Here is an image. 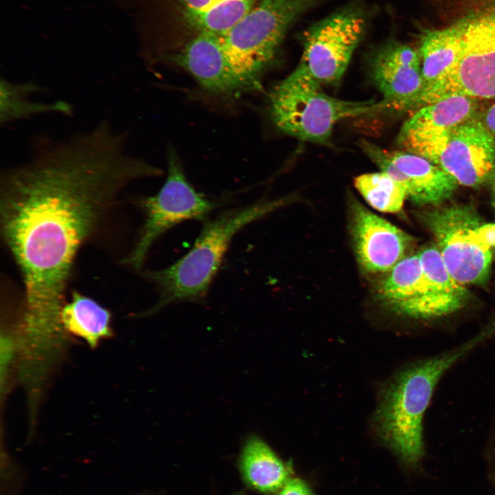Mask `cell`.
I'll use <instances>...</instances> for the list:
<instances>
[{"label": "cell", "instance_id": "obj_4", "mask_svg": "<svg viewBox=\"0 0 495 495\" xmlns=\"http://www.w3.org/2000/svg\"><path fill=\"white\" fill-rule=\"evenodd\" d=\"M388 109L382 100L351 101L333 98L298 66L270 95V112L277 128L298 140L327 144L339 121Z\"/></svg>", "mask_w": 495, "mask_h": 495}, {"label": "cell", "instance_id": "obj_8", "mask_svg": "<svg viewBox=\"0 0 495 495\" xmlns=\"http://www.w3.org/2000/svg\"><path fill=\"white\" fill-rule=\"evenodd\" d=\"M139 204L144 222L138 240L122 263L141 270L153 243L174 226L187 220L204 221L219 201L210 200L197 192L187 180L175 152L168 153V174L160 191L143 197Z\"/></svg>", "mask_w": 495, "mask_h": 495}, {"label": "cell", "instance_id": "obj_9", "mask_svg": "<svg viewBox=\"0 0 495 495\" xmlns=\"http://www.w3.org/2000/svg\"><path fill=\"white\" fill-rule=\"evenodd\" d=\"M436 247L452 276L459 283L481 284L489 275L492 249L481 240L477 228L482 223L470 207L452 205L425 215Z\"/></svg>", "mask_w": 495, "mask_h": 495}, {"label": "cell", "instance_id": "obj_17", "mask_svg": "<svg viewBox=\"0 0 495 495\" xmlns=\"http://www.w3.org/2000/svg\"><path fill=\"white\" fill-rule=\"evenodd\" d=\"M239 466L246 483L263 493L278 492L290 478L286 464L257 436L245 441Z\"/></svg>", "mask_w": 495, "mask_h": 495}, {"label": "cell", "instance_id": "obj_2", "mask_svg": "<svg viewBox=\"0 0 495 495\" xmlns=\"http://www.w3.org/2000/svg\"><path fill=\"white\" fill-rule=\"evenodd\" d=\"M487 339L482 330L452 349L403 368L384 388L374 416L375 429L404 464L417 467L423 458L422 421L437 383L452 366Z\"/></svg>", "mask_w": 495, "mask_h": 495}, {"label": "cell", "instance_id": "obj_12", "mask_svg": "<svg viewBox=\"0 0 495 495\" xmlns=\"http://www.w3.org/2000/svg\"><path fill=\"white\" fill-rule=\"evenodd\" d=\"M380 300L393 311L431 320L455 313L424 275L418 254L404 257L381 282Z\"/></svg>", "mask_w": 495, "mask_h": 495}, {"label": "cell", "instance_id": "obj_23", "mask_svg": "<svg viewBox=\"0 0 495 495\" xmlns=\"http://www.w3.org/2000/svg\"><path fill=\"white\" fill-rule=\"evenodd\" d=\"M18 349V342L16 336L14 338L11 333L5 332L1 335V384L3 380H6L8 375L10 367L12 364L14 354Z\"/></svg>", "mask_w": 495, "mask_h": 495}, {"label": "cell", "instance_id": "obj_21", "mask_svg": "<svg viewBox=\"0 0 495 495\" xmlns=\"http://www.w3.org/2000/svg\"><path fill=\"white\" fill-rule=\"evenodd\" d=\"M187 22L199 32L223 36L252 8L254 0H182Z\"/></svg>", "mask_w": 495, "mask_h": 495}, {"label": "cell", "instance_id": "obj_3", "mask_svg": "<svg viewBox=\"0 0 495 495\" xmlns=\"http://www.w3.org/2000/svg\"><path fill=\"white\" fill-rule=\"evenodd\" d=\"M287 199L262 200L230 209L205 224L192 248L171 265L144 274L160 292V299L142 316L180 302L203 300L234 236L246 225L267 215Z\"/></svg>", "mask_w": 495, "mask_h": 495}, {"label": "cell", "instance_id": "obj_6", "mask_svg": "<svg viewBox=\"0 0 495 495\" xmlns=\"http://www.w3.org/2000/svg\"><path fill=\"white\" fill-rule=\"evenodd\" d=\"M368 9L353 0L311 25L303 34L298 66L322 85H338L368 24Z\"/></svg>", "mask_w": 495, "mask_h": 495}, {"label": "cell", "instance_id": "obj_19", "mask_svg": "<svg viewBox=\"0 0 495 495\" xmlns=\"http://www.w3.org/2000/svg\"><path fill=\"white\" fill-rule=\"evenodd\" d=\"M45 91V87L33 81L16 82L1 77V125L47 113L73 116V107L65 100L42 102L30 100L34 94Z\"/></svg>", "mask_w": 495, "mask_h": 495}, {"label": "cell", "instance_id": "obj_7", "mask_svg": "<svg viewBox=\"0 0 495 495\" xmlns=\"http://www.w3.org/2000/svg\"><path fill=\"white\" fill-rule=\"evenodd\" d=\"M461 21L463 36L459 60L424 89L419 108L453 96L495 98V8Z\"/></svg>", "mask_w": 495, "mask_h": 495}, {"label": "cell", "instance_id": "obj_14", "mask_svg": "<svg viewBox=\"0 0 495 495\" xmlns=\"http://www.w3.org/2000/svg\"><path fill=\"white\" fill-rule=\"evenodd\" d=\"M458 182L476 187L495 170V136L476 118L458 126L437 163Z\"/></svg>", "mask_w": 495, "mask_h": 495}, {"label": "cell", "instance_id": "obj_24", "mask_svg": "<svg viewBox=\"0 0 495 495\" xmlns=\"http://www.w3.org/2000/svg\"><path fill=\"white\" fill-rule=\"evenodd\" d=\"M278 495H314L310 488L303 481L298 478H289Z\"/></svg>", "mask_w": 495, "mask_h": 495}, {"label": "cell", "instance_id": "obj_11", "mask_svg": "<svg viewBox=\"0 0 495 495\" xmlns=\"http://www.w3.org/2000/svg\"><path fill=\"white\" fill-rule=\"evenodd\" d=\"M360 146L380 169L401 185L417 205L439 204L456 190V180L438 164L405 151H389L362 140Z\"/></svg>", "mask_w": 495, "mask_h": 495}, {"label": "cell", "instance_id": "obj_22", "mask_svg": "<svg viewBox=\"0 0 495 495\" xmlns=\"http://www.w3.org/2000/svg\"><path fill=\"white\" fill-rule=\"evenodd\" d=\"M354 184L364 199L380 212H399L407 197L404 188L382 171L361 175L355 179Z\"/></svg>", "mask_w": 495, "mask_h": 495}, {"label": "cell", "instance_id": "obj_13", "mask_svg": "<svg viewBox=\"0 0 495 495\" xmlns=\"http://www.w3.org/2000/svg\"><path fill=\"white\" fill-rule=\"evenodd\" d=\"M371 67L374 82L388 109L403 111L417 107L425 82L416 50L390 40L375 50Z\"/></svg>", "mask_w": 495, "mask_h": 495}, {"label": "cell", "instance_id": "obj_10", "mask_svg": "<svg viewBox=\"0 0 495 495\" xmlns=\"http://www.w3.org/2000/svg\"><path fill=\"white\" fill-rule=\"evenodd\" d=\"M475 98L453 96L423 106L402 125L397 137L404 151L435 164L446 146L452 131L475 118Z\"/></svg>", "mask_w": 495, "mask_h": 495}, {"label": "cell", "instance_id": "obj_1", "mask_svg": "<svg viewBox=\"0 0 495 495\" xmlns=\"http://www.w3.org/2000/svg\"><path fill=\"white\" fill-rule=\"evenodd\" d=\"M130 132L102 120L66 138H31L28 159L1 170L0 225L22 276L21 323L49 333L61 311L74 262L121 191L159 176L128 149Z\"/></svg>", "mask_w": 495, "mask_h": 495}, {"label": "cell", "instance_id": "obj_25", "mask_svg": "<svg viewBox=\"0 0 495 495\" xmlns=\"http://www.w3.org/2000/svg\"><path fill=\"white\" fill-rule=\"evenodd\" d=\"M477 233L482 242L491 249L495 248V223H481Z\"/></svg>", "mask_w": 495, "mask_h": 495}, {"label": "cell", "instance_id": "obj_20", "mask_svg": "<svg viewBox=\"0 0 495 495\" xmlns=\"http://www.w3.org/2000/svg\"><path fill=\"white\" fill-rule=\"evenodd\" d=\"M61 322L67 333L77 336L89 347L112 336L110 311L94 299L74 291L61 311Z\"/></svg>", "mask_w": 495, "mask_h": 495}, {"label": "cell", "instance_id": "obj_16", "mask_svg": "<svg viewBox=\"0 0 495 495\" xmlns=\"http://www.w3.org/2000/svg\"><path fill=\"white\" fill-rule=\"evenodd\" d=\"M205 89L221 95H233L250 89L227 56L221 38L199 32L176 59Z\"/></svg>", "mask_w": 495, "mask_h": 495}, {"label": "cell", "instance_id": "obj_27", "mask_svg": "<svg viewBox=\"0 0 495 495\" xmlns=\"http://www.w3.org/2000/svg\"><path fill=\"white\" fill-rule=\"evenodd\" d=\"M490 181L491 182V184H492V198H493L494 204H495V170H494V173L492 174Z\"/></svg>", "mask_w": 495, "mask_h": 495}, {"label": "cell", "instance_id": "obj_15", "mask_svg": "<svg viewBox=\"0 0 495 495\" xmlns=\"http://www.w3.org/2000/svg\"><path fill=\"white\" fill-rule=\"evenodd\" d=\"M351 232L358 261L371 273L389 272L404 258L412 239L359 203L352 208Z\"/></svg>", "mask_w": 495, "mask_h": 495}, {"label": "cell", "instance_id": "obj_18", "mask_svg": "<svg viewBox=\"0 0 495 495\" xmlns=\"http://www.w3.org/2000/svg\"><path fill=\"white\" fill-rule=\"evenodd\" d=\"M463 36L461 21L446 28L426 30L422 34L418 53L424 88L442 78L458 63L462 52Z\"/></svg>", "mask_w": 495, "mask_h": 495}, {"label": "cell", "instance_id": "obj_5", "mask_svg": "<svg viewBox=\"0 0 495 495\" xmlns=\"http://www.w3.org/2000/svg\"><path fill=\"white\" fill-rule=\"evenodd\" d=\"M322 0H261L223 36L224 50L250 89L274 60L291 25Z\"/></svg>", "mask_w": 495, "mask_h": 495}, {"label": "cell", "instance_id": "obj_26", "mask_svg": "<svg viewBox=\"0 0 495 495\" xmlns=\"http://www.w3.org/2000/svg\"><path fill=\"white\" fill-rule=\"evenodd\" d=\"M486 129L495 136V102L485 112L481 120Z\"/></svg>", "mask_w": 495, "mask_h": 495}]
</instances>
